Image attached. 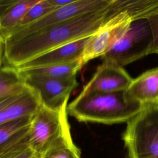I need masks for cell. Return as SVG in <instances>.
Returning a JSON list of instances; mask_svg holds the SVG:
<instances>
[{
    "label": "cell",
    "mask_w": 158,
    "mask_h": 158,
    "mask_svg": "<svg viewBox=\"0 0 158 158\" xmlns=\"http://www.w3.org/2000/svg\"><path fill=\"white\" fill-rule=\"evenodd\" d=\"M130 10L129 0H112L104 8L51 25L17 40L5 41V65L17 67L47 51L91 36L114 16Z\"/></svg>",
    "instance_id": "cell-1"
},
{
    "label": "cell",
    "mask_w": 158,
    "mask_h": 158,
    "mask_svg": "<svg viewBox=\"0 0 158 158\" xmlns=\"http://www.w3.org/2000/svg\"><path fill=\"white\" fill-rule=\"evenodd\" d=\"M124 91H81L68 104V114L80 122L107 125L127 122L138 114L143 106L128 101Z\"/></svg>",
    "instance_id": "cell-2"
},
{
    "label": "cell",
    "mask_w": 158,
    "mask_h": 158,
    "mask_svg": "<svg viewBox=\"0 0 158 158\" xmlns=\"http://www.w3.org/2000/svg\"><path fill=\"white\" fill-rule=\"evenodd\" d=\"M67 106L68 101L56 109L41 104L31 116L28 144L36 156L41 157L50 149L73 141L67 117Z\"/></svg>",
    "instance_id": "cell-3"
},
{
    "label": "cell",
    "mask_w": 158,
    "mask_h": 158,
    "mask_svg": "<svg viewBox=\"0 0 158 158\" xmlns=\"http://www.w3.org/2000/svg\"><path fill=\"white\" fill-rule=\"evenodd\" d=\"M123 140L129 158H158V106H143L127 122Z\"/></svg>",
    "instance_id": "cell-4"
},
{
    "label": "cell",
    "mask_w": 158,
    "mask_h": 158,
    "mask_svg": "<svg viewBox=\"0 0 158 158\" xmlns=\"http://www.w3.org/2000/svg\"><path fill=\"white\" fill-rule=\"evenodd\" d=\"M152 35L147 19L133 20L125 34L102 57L103 62L123 67L151 54Z\"/></svg>",
    "instance_id": "cell-5"
},
{
    "label": "cell",
    "mask_w": 158,
    "mask_h": 158,
    "mask_svg": "<svg viewBox=\"0 0 158 158\" xmlns=\"http://www.w3.org/2000/svg\"><path fill=\"white\" fill-rule=\"evenodd\" d=\"M112 0H75L71 4L55 9L38 20L12 30L5 41H15L51 25L93 12L108 6Z\"/></svg>",
    "instance_id": "cell-6"
},
{
    "label": "cell",
    "mask_w": 158,
    "mask_h": 158,
    "mask_svg": "<svg viewBox=\"0 0 158 158\" xmlns=\"http://www.w3.org/2000/svg\"><path fill=\"white\" fill-rule=\"evenodd\" d=\"M134 20L135 18L128 11L121 12L90 36L80 58L83 67L91 60L106 54L125 34Z\"/></svg>",
    "instance_id": "cell-7"
},
{
    "label": "cell",
    "mask_w": 158,
    "mask_h": 158,
    "mask_svg": "<svg viewBox=\"0 0 158 158\" xmlns=\"http://www.w3.org/2000/svg\"><path fill=\"white\" fill-rule=\"evenodd\" d=\"M23 78L25 85L38 94L41 104L53 109L59 108L69 101L70 94L79 85L77 78L55 80L33 77Z\"/></svg>",
    "instance_id": "cell-8"
},
{
    "label": "cell",
    "mask_w": 158,
    "mask_h": 158,
    "mask_svg": "<svg viewBox=\"0 0 158 158\" xmlns=\"http://www.w3.org/2000/svg\"><path fill=\"white\" fill-rule=\"evenodd\" d=\"M133 78L123 67L102 62L83 86V92H118L124 91Z\"/></svg>",
    "instance_id": "cell-9"
},
{
    "label": "cell",
    "mask_w": 158,
    "mask_h": 158,
    "mask_svg": "<svg viewBox=\"0 0 158 158\" xmlns=\"http://www.w3.org/2000/svg\"><path fill=\"white\" fill-rule=\"evenodd\" d=\"M90 36L80 39L54 48L23 63L15 68L20 70H27L80 59L84 48Z\"/></svg>",
    "instance_id": "cell-10"
},
{
    "label": "cell",
    "mask_w": 158,
    "mask_h": 158,
    "mask_svg": "<svg viewBox=\"0 0 158 158\" xmlns=\"http://www.w3.org/2000/svg\"><path fill=\"white\" fill-rule=\"evenodd\" d=\"M124 94L128 101L142 106H158V67L147 70L133 79Z\"/></svg>",
    "instance_id": "cell-11"
},
{
    "label": "cell",
    "mask_w": 158,
    "mask_h": 158,
    "mask_svg": "<svg viewBox=\"0 0 158 158\" xmlns=\"http://www.w3.org/2000/svg\"><path fill=\"white\" fill-rule=\"evenodd\" d=\"M38 0H0V34L4 38Z\"/></svg>",
    "instance_id": "cell-12"
},
{
    "label": "cell",
    "mask_w": 158,
    "mask_h": 158,
    "mask_svg": "<svg viewBox=\"0 0 158 158\" xmlns=\"http://www.w3.org/2000/svg\"><path fill=\"white\" fill-rule=\"evenodd\" d=\"M83 67L80 59L42 67L18 70L23 77H33L55 80H72Z\"/></svg>",
    "instance_id": "cell-13"
},
{
    "label": "cell",
    "mask_w": 158,
    "mask_h": 158,
    "mask_svg": "<svg viewBox=\"0 0 158 158\" xmlns=\"http://www.w3.org/2000/svg\"><path fill=\"white\" fill-rule=\"evenodd\" d=\"M26 88L23 77L15 67L4 65L0 69V98L19 94Z\"/></svg>",
    "instance_id": "cell-14"
},
{
    "label": "cell",
    "mask_w": 158,
    "mask_h": 158,
    "mask_svg": "<svg viewBox=\"0 0 158 158\" xmlns=\"http://www.w3.org/2000/svg\"><path fill=\"white\" fill-rule=\"evenodd\" d=\"M31 116L0 124V147L28 129Z\"/></svg>",
    "instance_id": "cell-15"
},
{
    "label": "cell",
    "mask_w": 158,
    "mask_h": 158,
    "mask_svg": "<svg viewBox=\"0 0 158 158\" xmlns=\"http://www.w3.org/2000/svg\"><path fill=\"white\" fill-rule=\"evenodd\" d=\"M55 9L49 0H38L36 4L28 9L17 27L14 29L31 23L48 14Z\"/></svg>",
    "instance_id": "cell-16"
},
{
    "label": "cell",
    "mask_w": 158,
    "mask_h": 158,
    "mask_svg": "<svg viewBox=\"0 0 158 158\" xmlns=\"http://www.w3.org/2000/svg\"><path fill=\"white\" fill-rule=\"evenodd\" d=\"M41 158H81V151L74 144L70 141L50 149Z\"/></svg>",
    "instance_id": "cell-17"
},
{
    "label": "cell",
    "mask_w": 158,
    "mask_h": 158,
    "mask_svg": "<svg viewBox=\"0 0 158 158\" xmlns=\"http://www.w3.org/2000/svg\"><path fill=\"white\" fill-rule=\"evenodd\" d=\"M36 155L28 144V135L15 146L0 154V158H31Z\"/></svg>",
    "instance_id": "cell-18"
},
{
    "label": "cell",
    "mask_w": 158,
    "mask_h": 158,
    "mask_svg": "<svg viewBox=\"0 0 158 158\" xmlns=\"http://www.w3.org/2000/svg\"><path fill=\"white\" fill-rule=\"evenodd\" d=\"M152 35L151 54H158V8L147 19Z\"/></svg>",
    "instance_id": "cell-19"
},
{
    "label": "cell",
    "mask_w": 158,
    "mask_h": 158,
    "mask_svg": "<svg viewBox=\"0 0 158 158\" xmlns=\"http://www.w3.org/2000/svg\"><path fill=\"white\" fill-rule=\"evenodd\" d=\"M20 93L8 97L0 98V124L14 121L11 120L10 117L9 108L10 104L15 100V99Z\"/></svg>",
    "instance_id": "cell-20"
},
{
    "label": "cell",
    "mask_w": 158,
    "mask_h": 158,
    "mask_svg": "<svg viewBox=\"0 0 158 158\" xmlns=\"http://www.w3.org/2000/svg\"><path fill=\"white\" fill-rule=\"evenodd\" d=\"M28 129H27V130L23 131L22 133H21L20 134H19V135H17V136H15L14 138H13L12 140H10V141H9L8 143H7L6 144L2 145V146L0 147V154L2 152H4V151H7V149H9V148H12V146H15L16 144H17L18 143H19L20 141H22L24 138H25L28 133Z\"/></svg>",
    "instance_id": "cell-21"
},
{
    "label": "cell",
    "mask_w": 158,
    "mask_h": 158,
    "mask_svg": "<svg viewBox=\"0 0 158 158\" xmlns=\"http://www.w3.org/2000/svg\"><path fill=\"white\" fill-rule=\"evenodd\" d=\"M5 51V40L0 34V69L2 68L5 65L4 59Z\"/></svg>",
    "instance_id": "cell-22"
},
{
    "label": "cell",
    "mask_w": 158,
    "mask_h": 158,
    "mask_svg": "<svg viewBox=\"0 0 158 158\" xmlns=\"http://www.w3.org/2000/svg\"><path fill=\"white\" fill-rule=\"evenodd\" d=\"M50 3L56 9L72 3L75 0H49Z\"/></svg>",
    "instance_id": "cell-23"
},
{
    "label": "cell",
    "mask_w": 158,
    "mask_h": 158,
    "mask_svg": "<svg viewBox=\"0 0 158 158\" xmlns=\"http://www.w3.org/2000/svg\"><path fill=\"white\" fill-rule=\"evenodd\" d=\"M31 158H41V157H39V156H36V155H35L34 156H33V157H31Z\"/></svg>",
    "instance_id": "cell-24"
},
{
    "label": "cell",
    "mask_w": 158,
    "mask_h": 158,
    "mask_svg": "<svg viewBox=\"0 0 158 158\" xmlns=\"http://www.w3.org/2000/svg\"><path fill=\"white\" fill-rule=\"evenodd\" d=\"M127 158H129V157H128V156H127Z\"/></svg>",
    "instance_id": "cell-25"
}]
</instances>
